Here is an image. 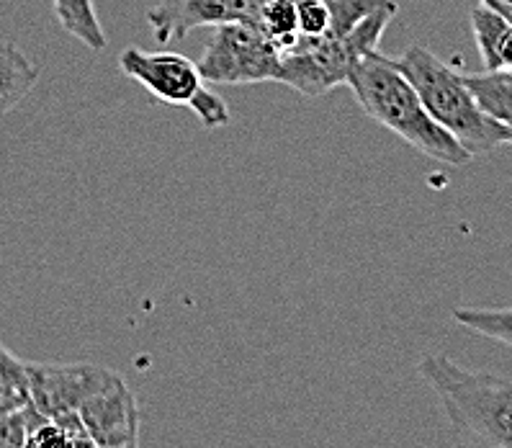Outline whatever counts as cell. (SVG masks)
<instances>
[{
	"mask_svg": "<svg viewBox=\"0 0 512 448\" xmlns=\"http://www.w3.org/2000/svg\"><path fill=\"white\" fill-rule=\"evenodd\" d=\"M507 145H512V129H507Z\"/></svg>",
	"mask_w": 512,
	"mask_h": 448,
	"instance_id": "cell-24",
	"label": "cell"
},
{
	"mask_svg": "<svg viewBox=\"0 0 512 448\" xmlns=\"http://www.w3.org/2000/svg\"><path fill=\"white\" fill-rule=\"evenodd\" d=\"M85 433L98 446H124L139 438V407L137 397L124 379H116L111 387L98 392L78 410Z\"/></svg>",
	"mask_w": 512,
	"mask_h": 448,
	"instance_id": "cell-9",
	"label": "cell"
},
{
	"mask_svg": "<svg viewBox=\"0 0 512 448\" xmlns=\"http://www.w3.org/2000/svg\"><path fill=\"white\" fill-rule=\"evenodd\" d=\"M31 412H34V407L29 402L24 410L0 415V448H21L31 423Z\"/></svg>",
	"mask_w": 512,
	"mask_h": 448,
	"instance_id": "cell-19",
	"label": "cell"
},
{
	"mask_svg": "<svg viewBox=\"0 0 512 448\" xmlns=\"http://www.w3.org/2000/svg\"><path fill=\"white\" fill-rule=\"evenodd\" d=\"M397 11V3L392 0L379 11L368 13L356 29L338 39L299 37V42L286 55H281V70L276 80L302 96H325L348 80V73L363 55L379 49L386 26L392 24Z\"/></svg>",
	"mask_w": 512,
	"mask_h": 448,
	"instance_id": "cell-4",
	"label": "cell"
},
{
	"mask_svg": "<svg viewBox=\"0 0 512 448\" xmlns=\"http://www.w3.org/2000/svg\"><path fill=\"white\" fill-rule=\"evenodd\" d=\"M453 320L476 335L497 340L512 348V307L484 309V307H458L453 309Z\"/></svg>",
	"mask_w": 512,
	"mask_h": 448,
	"instance_id": "cell-16",
	"label": "cell"
},
{
	"mask_svg": "<svg viewBox=\"0 0 512 448\" xmlns=\"http://www.w3.org/2000/svg\"><path fill=\"white\" fill-rule=\"evenodd\" d=\"M299 31L307 39H322L330 29V3L327 0H296Z\"/></svg>",
	"mask_w": 512,
	"mask_h": 448,
	"instance_id": "cell-18",
	"label": "cell"
},
{
	"mask_svg": "<svg viewBox=\"0 0 512 448\" xmlns=\"http://www.w3.org/2000/svg\"><path fill=\"white\" fill-rule=\"evenodd\" d=\"M101 448H139V441L137 443H124V446H101Z\"/></svg>",
	"mask_w": 512,
	"mask_h": 448,
	"instance_id": "cell-23",
	"label": "cell"
},
{
	"mask_svg": "<svg viewBox=\"0 0 512 448\" xmlns=\"http://www.w3.org/2000/svg\"><path fill=\"white\" fill-rule=\"evenodd\" d=\"M37 80V65L13 42H0V116L16 109L34 91Z\"/></svg>",
	"mask_w": 512,
	"mask_h": 448,
	"instance_id": "cell-10",
	"label": "cell"
},
{
	"mask_svg": "<svg viewBox=\"0 0 512 448\" xmlns=\"http://www.w3.org/2000/svg\"><path fill=\"white\" fill-rule=\"evenodd\" d=\"M31 407L44 418H60L78 412L85 402L103 392L121 374L106 366L88 364H26Z\"/></svg>",
	"mask_w": 512,
	"mask_h": 448,
	"instance_id": "cell-7",
	"label": "cell"
},
{
	"mask_svg": "<svg viewBox=\"0 0 512 448\" xmlns=\"http://www.w3.org/2000/svg\"><path fill=\"white\" fill-rule=\"evenodd\" d=\"M482 6L492 8L494 13H500V16H505L507 21L512 24V0H479Z\"/></svg>",
	"mask_w": 512,
	"mask_h": 448,
	"instance_id": "cell-20",
	"label": "cell"
},
{
	"mask_svg": "<svg viewBox=\"0 0 512 448\" xmlns=\"http://www.w3.org/2000/svg\"><path fill=\"white\" fill-rule=\"evenodd\" d=\"M119 67L157 101L191 109L206 129H222L232 122L227 101L206 88L196 62L186 55L168 49L147 52L142 47H127L121 52Z\"/></svg>",
	"mask_w": 512,
	"mask_h": 448,
	"instance_id": "cell-5",
	"label": "cell"
},
{
	"mask_svg": "<svg viewBox=\"0 0 512 448\" xmlns=\"http://www.w3.org/2000/svg\"><path fill=\"white\" fill-rule=\"evenodd\" d=\"M268 0H163L147 11V24L160 44L186 39L193 29L222 24H255Z\"/></svg>",
	"mask_w": 512,
	"mask_h": 448,
	"instance_id": "cell-8",
	"label": "cell"
},
{
	"mask_svg": "<svg viewBox=\"0 0 512 448\" xmlns=\"http://www.w3.org/2000/svg\"><path fill=\"white\" fill-rule=\"evenodd\" d=\"M75 438L70 430L62 423H57L55 418H44L37 410L31 412V423L26 430V438L21 443V448H73Z\"/></svg>",
	"mask_w": 512,
	"mask_h": 448,
	"instance_id": "cell-17",
	"label": "cell"
},
{
	"mask_svg": "<svg viewBox=\"0 0 512 448\" xmlns=\"http://www.w3.org/2000/svg\"><path fill=\"white\" fill-rule=\"evenodd\" d=\"M500 67H502V70H510V73H512V29H510V34L505 37V42H502Z\"/></svg>",
	"mask_w": 512,
	"mask_h": 448,
	"instance_id": "cell-21",
	"label": "cell"
},
{
	"mask_svg": "<svg viewBox=\"0 0 512 448\" xmlns=\"http://www.w3.org/2000/svg\"><path fill=\"white\" fill-rule=\"evenodd\" d=\"M52 8H55L60 26L70 37H75L80 44L93 49V52L106 49L109 39H106V31H103L101 21H98L93 0H52Z\"/></svg>",
	"mask_w": 512,
	"mask_h": 448,
	"instance_id": "cell-12",
	"label": "cell"
},
{
	"mask_svg": "<svg viewBox=\"0 0 512 448\" xmlns=\"http://www.w3.org/2000/svg\"><path fill=\"white\" fill-rule=\"evenodd\" d=\"M31 402L26 364L0 343V415L24 410Z\"/></svg>",
	"mask_w": 512,
	"mask_h": 448,
	"instance_id": "cell-15",
	"label": "cell"
},
{
	"mask_svg": "<svg viewBox=\"0 0 512 448\" xmlns=\"http://www.w3.org/2000/svg\"><path fill=\"white\" fill-rule=\"evenodd\" d=\"M394 62L404 78L415 85L428 114L469 152L471 158L507 145V129L484 114L474 93L469 91V85L464 83V75L438 60L430 49H404V55Z\"/></svg>",
	"mask_w": 512,
	"mask_h": 448,
	"instance_id": "cell-3",
	"label": "cell"
},
{
	"mask_svg": "<svg viewBox=\"0 0 512 448\" xmlns=\"http://www.w3.org/2000/svg\"><path fill=\"white\" fill-rule=\"evenodd\" d=\"M196 67L206 83H268V80H276L281 70V52L273 47L258 24L235 21V24L214 26Z\"/></svg>",
	"mask_w": 512,
	"mask_h": 448,
	"instance_id": "cell-6",
	"label": "cell"
},
{
	"mask_svg": "<svg viewBox=\"0 0 512 448\" xmlns=\"http://www.w3.org/2000/svg\"><path fill=\"white\" fill-rule=\"evenodd\" d=\"M73 448H101V446H98V443L93 441L91 436H80V438H75V446Z\"/></svg>",
	"mask_w": 512,
	"mask_h": 448,
	"instance_id": "cell-22",
	"label": "cell"
},
{
	"mask_svg": "<svg viewBox=\"0 0 512 448\" xmlns=\"http://www.w3.org/2000/svg\"><path fill=\"white\" fill-rule=\"evenodd\" d=\"M345 85L353 91L363 114L402 137L422 155L453 168L471 160L469 152L428 114L415 85L404 78L392 57L381 55V49L363 55L348 73Z\"/></svg>",
	"mask_w": 512,
	"mask_h": 448,
	"instance_id": "cell-1",
	"label": "cell"
},
{
	"mask_svg": "<svg viewBox=\"0 0 512 448\" xmlns=\"http://www.w3.org/2000/svg\"><path fill=\"white\" fill-rule=\"evenodd\" d=\"M417 371L466 446L512 448L510 376L464 369L446 356H425Z\"/></svg>",
	"mask_w": 512,
	"mask_h": 448,
	"instance_id": "cell-2",
	"label": "cell"
},
{
	"mask_svg": "<svg viewBox=\"0 0 512 448\" xmlns=\"http://www.w3.org/2000/svg\"><path fill=\"white\" fill-rule=\"evenodd\" d=\"M255 24L273 42V47L286 55L299 37V13H296V0H268L266 6L260 8Z\"/></svg>",
	"mask_w": 512,
	"mask_h": 448,
	"instance_id": "cell-14",
	"label": "cell"
},
{
	"mask_svg": "<svg viewBox=\"0 0 512 448\" xmlns=\"http://www.w3.org/2000/svg\"><path fill=\"white\" fill-rule=\"evenodd\" d=\"M464 83L474 93L476 103L484 114L512 129V73L510 70H482V73L464 75Z\"/></svg>",
	"mask_w": 512,
	"mask_h": 448,
	"instance_id": "cell-11",
	"label": "cell"
},
{
	"mask_svg": "<svg viewBox=\"0 0 512 448\" xmlns=\"http://www.w3.org/2000/svg\"><path fill=\"white\" fill-rule=\"evenodd\" d=\"M471 31H474V42L476 49H479V57H482L484 70H502L500 67V49L505 37L510 34L512 24L500 16V13H494L492 8L482 6V3H476L471 8Z\"/></svg>",
	"mask_w": 512,
	"mask_h": 448,
	"instance_id": "cell-13",
	"label": "cell"
}]
</instances>
